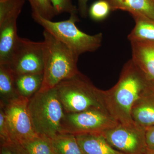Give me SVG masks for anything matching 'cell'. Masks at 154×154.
<instances>
[{"label":"cell","instance_id":"cell-26","mask_svg":"<svg viewBox=\"0 0 154 154\" xmlns=\"http://www.w3.org/2000/svg\"><path fill=\"white\" fill-rule=\"evenodd\" d=\"M89 0H78L79 11L82 17H86L88 14V2Z\"/></svg>","mask_w":154,"mask_h":154},{"label":"cell","instance_id":"cell-15","mask_svg":"<svg viewBox=\"0 0 154 154\" xmlns=\"http://www.w3.org/2000/svg\"><path fill=\"white\" fill-rule=\"evenodd\" d=\"M43 74L15 75L16 89L19 96L30 99L41 88Z\"/></svg>","mask_w":154,"mask_h":154},{"label":"cell","instance_id":"cell-6","mask_svg":"<svg viewBox=\"0 0 154 154\" xmlns=\"http://www.w3.org/2000/svg\"><path fill=\"white\" fill-rule=\"evenodd\" d=\"M119 124L107 110L92 109L74 113H66L63 133L76 135L101 133Z\"/></svg>","mask_w":154,"mask_h":154},{"label":"cell","instance_id":"cell-5","mask_svg":"<svg viewBox=\"0 0 154 154\" xmlns=\"http://www.w3.org/2000/svg\"><path fill=\"white\" fill-rule=\"evenodd\" d=\"M68 19L54 22L42 18L39 15L32 14V18L56 38L66 45L80 56L86 52H94L102 45V33L91 35L79 29L76 23L79 20L77 14H70Z\"/></svg>","mask_w":154,"mask_h":154},{"label":"cell","instance_id":"cell-17","mask_svg":"<svg viewBox=\"0 0 154 154\" xmlns=\"http://www.w3.org/2000/svg\"><path fill=\"white\" fill-rule=\"evenodd\" d=\"M53 154H85L75 135L62 133L51 139Z\"/></svg>","mask_w":154,"mask_h":154},{"label":"cell","instance_id":"cell-25","mask_svg":"<svg viewBox=\"0 0 154 154\" xmlns=\"http://www.w3.org/2000/svg\"><path fill=\"white\" fill-rule=\"evenodd\" d=\"M146 139L148 149L154 151V126L146 129Z\"/></svg>","mask_w":154,"mask_h":154},{"label":"cell","instance_id":"cell-27","mask_svg":"<svg viewBox=\"0 0 154 154\" xmlns=\"http://www.w3.org/2000/svg\"><path fill=\"white\" fill-rule=\"evenodd\" d=\"M145 154H154V151L148 150L147 151L146 153Z\"/></svg>","mask_w":154,"mask_h":154},{"label":"cell","instance_id":"cell-7","mask_svg":"<svg viewBox=\"0 0 154 154\" xmlns=\"http://www.w3.org/2000/svg\"><path fill=\"white\" fill-rule=\"evenodd\" d=\"M29 99L19 96L3 105L10 138L12 141L22 143L38 136L30 118Z\"/></svg>","mask_w":154,"mask_h":154},{"label":"cell","instance_id":"cell-22","mask_svg":"<svg viewBox=\"0 0 154 154\" xmlns=\"http://www.w3.org/2000/svg\"><path fill=\"white\" fill-rule=\"evenodd\" d=\"M57 15L62 13L70 14H77L75 6L73 5L72 0H51Z\"/></svg>","mask_w":154,"mask_h":154},{"label":"cell","instance_id":"cell-10","mask_svg":"<svg viewBox=\"0 0 154 154\" xmlns=\"http://www.w3.org/2000/svg\"><path fill=\"white\" fill-rule=\"evenodd\" d=\"M131 115L134 122L146 130L154 126V83L135 103Z\"/></svg>","mask_w":154,"mask_h":154},{"label":"cell","instance_id":"cell-8","mask_svg":"<svg viewBox=\"0 0 154 154\" xmlns=\"http://www.w3.org/2000/svg\"><path fill=\"white\" fill-rule=\"evenodd\" d=\"M146 130L135 123L118 125L101 132L112 147L124 154H145Z\"/></svg>","mask_w":154,"mask_h":154},{"label":"cell","instance_id":"cell-21","mask_svg":"<svg viewBox=\"0 0 154 154\" xmlns=\"http://www.w3.org/2000/svg\"><path fill=\"white\" fill-rule=\"evenodd\" d=\"M111 11L110 5L105 0H99L92 4L89 14L92 20L100 21L106 19Z\"/></svg>","mask_w":154,"mask_h":154},{"label":"cell","instance_id":"cell-20","mask_svg":"<svg viewBox=\"0 0 154 154\" xmlns=\"http://www.w3.org/2000/svg\"><path fill=\"white\" fill-rule=\"evenodd\" d=\"M30 3L32 14H36L48 20L52 19L57 14L51 0H28Z\"/></svg>","mask_w":154,"mask_h":154},{"label":"cell","instance_id":"cell-12","mask_svg":"<svg viewBox=\"0 0 154 154\" xmlns=\"http://www.w3.org/2000/svg\"><path fill=\"white\" fill-rule=\"evenodd\" d=\"M17 20L14 18L0 22V64H10L19 38Z\"/></svg>","mask_w":154,"mask_h":154},{"label":"cell","instance_id":"cell-9","mask_svg":"<svg viewBox=\"0 0 154 154\" xmlns=\"http://www.w3.org/2000/svg\"><path fill=\"white\" fill-rule=\"evenodd\" d=\"M9 65L15 75L43 74V42L19 37Z\"/></svg>","mask_w":154,"mask_h":154},{"label":"cell","instance_id":"cell-23","mask_svg":"<svg viewBox=\"0 0 154 154\" xmlns=\"http://www.w3.org/2000/svg\"><path fill=\"white\" fill-rule=\"evenodd\" d=\"M0 154H26L22 145L14 141L1 143Z\"/></svg>","mask_w":154,"mask_h":154},{"label":"cell","instance_id":"cell-18","mask_svg":"<svg viewBox=\"0 0 154 154\" xmlns=\"http://www.w3.org/2000/svg\"><path fill=\"white\" fill-rule=\"evenodd\" d=\"M133 18L135 24L128 36L130 42L154 41V21L139 17Z\"/></svg>","mask_w":154,"mask_h":154},{"label":"cell","instance_id":"cell-3","mask_svg":"<svg viewBox=\"0 0 154 154\" xmlns=\"http://www.w3.org/2000/svg\"><path fill=\"white\" fill-rule=\"evenodd\" d=\"M28 109L38 135L51 139L63 133L66 112L56 88L39 90L29 99Z\"/></svg>","mask_w":154,"mask_h":154},{"label":"cell","instance_id":"cell-1","mask_svg":"<svg viewBox=\"0 0 154 154\" xmlns=\"http://www.w3.org/2000/svg\"><path fill=\"white\" fill-rule=\"evenodd\" d=\"M154 83L130 60L123 67L117 84L109 91H104L107 111L119 123H134L131 115L133 106Z\"/></svg>","mask_w":154,"mask_h":154},{"label":"cell","instance_id":"cell-4","mask_svg":"<svg viewBox=\"0 0 154 154\" xmlns=\"http://www.w3.org/2000/svg\"><path fill=\"white\" fill-rule=\"evenodd\" d=\"M56 88L66 113H78L92 109L107 111L104 91L96 88L80 72L61 82Z\"/></svg>","mask_w":154,"mask_h":154},{"label":"cell","instance_id":"cell-19","mask_svg":"<svg viewBox=\"0 0 154 154\" xmlns=\"http://www.w3.org/2000/svg\"><path fill=\"white\" fill-rule=\"evenodd\" d=\"M26 154H53L50 139L38 136L20 143Z\"/></svg>","mask_w":154,"mask_h":154},{"label":"cell","instance_id":"cell-11","mask_svg":"<svg viewBox=\"0 0 154 154\" xmlns=\"http://www.w3.org/2000/svg\"><path fill=\"white\" fill-rule=\"evenodd\" d=\"M132 58L137 66L154 83V41H131Z\"/></svg>","mask_w":154,"mask_h":154},{"label":"cell","instance_id":"cell-24","mask_svg":"<svg viewBox=\"0 0 154 154\" xmlns=\"http://www.w3.org/2000/svg\"><path fill=\"white\" fill-rule=\"evenodd\" d=\"M0 139L1 143L11 141L6 121L4 107L0 104Z\"/></svg>","mask_w":154,"mask_h":154},{"label":"cell","instance_id":"cell-16","mask_svg":"<svg viewBox=\"0 0 154 154\" xmlns=\"http://www.w3.org/2000/svg\"><path fill=\"white\" fill-rule=\"evenodd\" d=\"M20 96L16 89L15 75L9 65L0 64L1 103L6 104Z\"/></svg>","mask_w":154,"mask_h":154},{"label":"cell","instance_id":"cell-14","mask_svg":"<svg viewBox=\"0 0 154 154\" xmlns=\"http://www.w3.org/2000/svg\"><path fill=\"white\" fill-rule=\"evenodd\" d=\"M75 136L85 154H124L112 147L101 133H89Z\"/></svg>","mask_w":154,"mask_h":154},{"label":"cell","instance_id":"cell-13","mask_svg":"<svg viewBox=\"0 0 154 154\" xmlns=\"http://www.w3.org/2000/svg\"><path fill=\"white\" fill-rule=\"evenodd\" d=\"M111 11H127L133 18L139 17L154 21V0H105Z\"/></svg>","mask_w":154,"mask_h":154},{"label":"cell","instance_id":"cell-2","mask_svg":"<svg viewBox=\"0 0 154 154\" xmlns=\"http://www.w3.org/2000/svg\"><path fill=\"white\" fill-rule=\"evenodd\" d=\"M43 35L44 71L40 90L55 88L79 72L78 69L79 56L46 30H44Z\"/></svg>","mask_w":154,"mask_h":154}]
</instances>
